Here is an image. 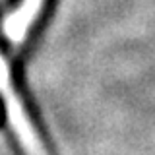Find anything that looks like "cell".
<instances>
[{
    "label": "cell",
    "instance_id": "1",
    "mask_svg": "<svg viewBox=\"0 0 155 155\" xmlns=\"http://www.w3.org/2000/svg\"><path fill=\"white\" fill-rule=\"evenodd\" d=\"M45 0H23L21 4L12 10L4 19V35L12 47H18L23 43V39L27 37L29 27L35 23L37 16L41 14Z\"/></svg>",
    "mask_w": 155,
    "mask_h": 155
},
{
    "label": "cell",
    "instance_id": "2",
    "mask_svg": "<svg viewBox=\"0 0 155 155\" xmlns=\"http://www.w3.org/2000/svg\"><path fill=\"white\" fill-rule=\"evenodd\" d=\"M12 91V84H10V70H8V64L4 60V56L0 54V93L6 95Z\"/></svg>",
    "mask_w": 155,
    "mask_h": 155
}]
</instances>
